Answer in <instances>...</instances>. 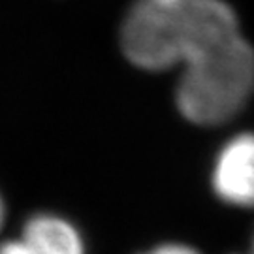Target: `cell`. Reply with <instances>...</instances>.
I'll list each match as a JSON object with an SVG mask.
<instances>
[{
    "label": "cell",
    "instance_id": "6da1fadb",
    "mask_svg": "<svg viewBox=\"0 0 254 254\" xmlns=\"http://www.w3.org/2000/svg\"><path fill=\"white\" fill-rule=\"evenodd\" d=\"M121 42L137 68L181 64L177 108L196 125L232 119L254 92V47L224 0H137Z\"/></svg>",
    "mask_w": 254,
    "mask_h": 254
},
{
    "label": "cell",
    "instance_id": "7a4b0ae2",
    "mask_svg": "<svg viewBox=\"0 0 254 254\" xmlns=\"http://www.w3.org/2000/svg\"><path fill=\"white\" fill-rule=\"evenodd\" d=\"M213 189L232 205L254 207V134H239L224 145L215 164Z\"/></svg>",
    "mask_w": 254,
    "mask_h": 254
},
{
    "label": "cell",
    "instance_id": "3957f363",
    "mask_svg": "<svg viewBox=\"0 0 254 254\" xmlns=\"http://www.w3.org/2000/svg\"><path fill=\"white\" fill-rule=\"evenodd\" d=\"M34 254H83L81 239L66 220L49 215L34 217L23 232Z\"/></svg>",
    "mask_w": 254,
    "mask_h": 254
},
{
    "label": "cell",
    "instance_id": "277c9868",
    "mask_svg": "<svg viewBox=\"0 0 254 254\" xmlns=\"http://www.w3.org/2000/svg\"><path fill=\"white\" fill-rule=\"evenodd\" d=\"M0 254H34L28 243L21 237L17 241H8L0 247Z\"/></svg>",
    "mask_w": 254,
    "mask_h": 254
},
{
    "label": "cell",
    "instance_id": "5b68a950",
    "mask_svg": "<svg viewBox=\"0 0 254 254\" xmlns=\"http://www.w3.org/2000/svg\"><path fill=\"white\" fill-rule=\"evenodd\" d=\"M149 254H198L194 249H190V247L187 245H162L158 247V249H154V251H151Z\"/></svg>",
    "mask_w": 254,
    "mask_h": 254
},
{
    "label": "cell",
    "instance_id": "8992f818",
    "mask_svg": "<svg viewBox=\"0 0 254 254\" xmlns=\"http://www.w3.org/2000/svg\"><path fill=\"white\" fill-rule=\"evenodd\" d=\"M2 215H4V211H2V203H0V224H2Z\"/></svg>",
    "mask_w": 254,
    "mask_h": 254
},
{
    "label": "cell",
    "instance_id": "52a82bcc",
    "mask_svg": "<svg viewBox=\"0 0 254 254\" xmlns=\"http://www.w3.org/2000/svg\"><path fill=\"white\" fill-rule=\"evenodd\" d=\"M251 254H254V237H253V245H251Z\"/></svg>",
    "mask_w": 254,
    "mask_h": 254
}]
</instances>
